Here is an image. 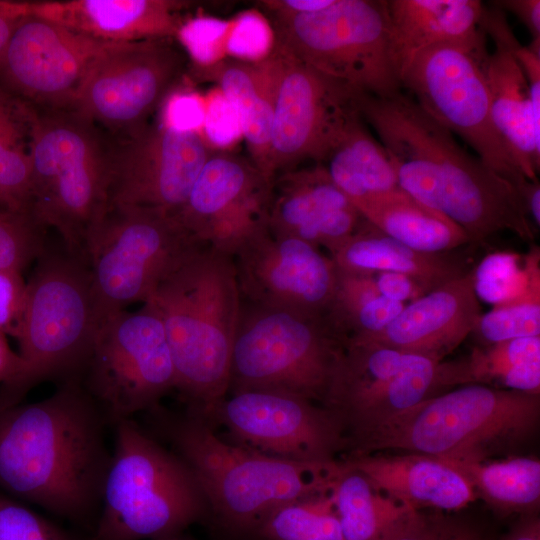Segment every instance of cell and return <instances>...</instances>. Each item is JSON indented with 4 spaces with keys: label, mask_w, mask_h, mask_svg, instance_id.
I'll use <instances>...</instances> for the list:
<instances>
[{
    "label": "cell",
    "mask_w": 540,
    "mask_h": 540,
    "mask_svg": "<svg viewBox=\"0 0 540 540\" xmlns=\"http://www.w3.org/2000/svg\"><path fill=\"white\" fill-rule=\"evenodd\" d=\"M195 81L215 84L233 107L251 162L270 180L272 92L263 60L223 58L206 65H188Z\"/></svg>",
    "instance_id": "cell-28"
},
{
    "label": "cell",
    "mask_w": 540,
    "mask_h": 540,
    "mask_svg": "<svg viewBox=\"0 0 540 540\" xmlns=\"http://www.w3.org/2000/svg\"><path fill=\"white\" fill-rule=\"evenodd\" d=\"M447 462L465 476L476 497L497 511L527 515L539 505L540 461L536 458Z\"/></svg>",
    "instance_id": "cell-33"
},
{
    "label": "cell",
    "mask_w": 540,
    "mask_h": 540,
    "mask_svg": "<svg viewBox=\"0 0 540 540\" xmlns=\"http://www.w3.org/2000/svg\"><path fill=\"white\" fill-rule=\"evenodd\" d=\"M473 286L478 300L493 306L540 288L539 247H531L525 255L508 251L487 254L473 269Z\"/></svg>",
    "instance_id": "cell-36"
},
{
    "label": "cell",
    "mask_w": 540,
    "mask_h": 540,
    "mask_svg": "<svg viewBox=\"0 0 540 540\" xmlns=\"http://www.w3.org/2000/svg\"><path fill=\"white\" fill-rule=\"evenodd\" d=\"M487 53L486 41L430 47L406 67L401 87L488 168L517 187L527 178L493 121L482 66Z\"/></svg>",
    "instance_id": "cell-12"
},
{
    "label": "cell",
    "mask_w": 540,
    "mask_h": 540,
    "mask_svg": "<svg viewBox=\"0 0 540 540\" xmlns=\"http://www.w3.org/2000/svg\"><path fill=\"white\" fill-rule=\"evenodd\" d=\"M262 60L273 100L270 170L275 179L302 161L321 163L360 116V94L275 43Z\"/></svg>",
    "instance_id": "cell-14"
},
{
    "label": "cell",
    "mask_w": 540,
    "mask_h": 540,
    "mask_svg": "<svg viewBox=\"0 0 540 540\" xmlns=\"http://www.w3.org/2000/svg\"><path fill=\"white\" fill-rule=\"evenodd\" d=\"M525 213L535 228L540 225V184L537 179H526L517 186Z\"/></svg>",
    "instance_id": "cell-51"
},
{
    "label": "cell",
    "mask_w": 540,
    "mask_h": 540,
    "mask_svg": "<svg viewBox=\"0 0 540 540\" xmlns=\"http://www.w3.org/2000/svg\"><path fill=\"white\" fill-rule=\"evenodd\" d=\"M458 362L347 341L325 407L341 420L349 448L353 440L390 417L461 386Z\"/></svg>",
    "instance_id": "cell-13"
},
{
    "label": "cell",
    "mask_w": 540,
    "mask_h": 540,
    "mask_svg": "<svg viewBox=\"0 0 540 540\" xmlns=\"http://www.w3.org/2000/svg\"><path fill=\"white\" fill-rule=\"evenodd\" d=\"M243 302L273 309L325 316L335 289L330 257L315 246L265 228L233 254Z\"/></svg>",
    "instance_id": "cell-21"
},
{
    "label": "cell",
    "mask_w": 540,
    "mask_h": 540,
    "mask_svg": "<svg viewBox=\"0 0 540 540\" xmlns=\"http://www.w3.org/2000/svg\"><path fill=\"white\" fill-rule=\"evenodd\" d=\"M318 164L353 205L401 189L386 151L361 115Z\"/></svg>",
    "instance_id": "cell-32"
},
{
    "label": "cell",
    "mask_w": 540,
    "mask_h": 540,
    "mask_svg": "<svg viewBox=\"0 0 540 540\" xmlns=\"http://www.w3.org/2000/svg\"><path fill=\"white\" fill-rule=\"evenodd\" d=\"M357 105L400 188L458 225L471 245L504 231L534 240L517 187L463 149L412 97L402 91L390 97L360 94Z\"/></svg>",
    "instance_id": "cell-1"
},
{
    "label": "cell",
    "mask_w": 540,
    "mask_h": 540,
    "mask_svg": "<svg viewBox=\"0 0 540 540\" xmlns=\"http://www.w3.org/2000/svg\"><path fill=\"white\" fill-rule=\"evenodd\" d=\"M273 43L262 19L247 13L232 21L226 51L232 58L256 62L268 55Z\"/></svg>",
    "instance_id": "cell-42"
},
{
    "label": "cell",
    "mask_w": 540,
    "mask_h": 540,
    "mask_svg": "<svg viewBox=\"0 0 540 540\" xmlns=\"http://www.w3.org/2000/svg\"><path fill=\"white\" fill-rule=\"evenodd\" d=\"M27 297L22 272L0 270V331L16 339L21 328Z\"/></svg>",
    "instance_id": "cell-43"
},
{
    "label": "cell",
    "mask_w": 540,
    "mask_h": 540,
    "mask_svg": "<svg viewBox=\"0 0 540 540\" xmlns=\"http://www.w3.org/2000/svg\"><path fill=\"white\" fill-rule=\"evenodd\" d=\"M445 253L413 249L363 220L355 233L329 255L342 270L362 273L395 272L409 276L428 293L470 269Z\"/></svg>",
    "instance_id": "cell-29"
},
{
    "label": "cell",
    "mask_w": 540,
    "mask_h": 540,
    "mask_svg": "<svg viewBox=\"0 0 540 540\" xmlns=\"http://www.w3.org/2000/svg\"><path fill=\"white\" fill-rule=\"evenodd\" d=\"M115 425L95 540H153L181 534L207 509L193 473L130 418Z\"/></svg>",
    "instance_id": "cell-7"
},
{
    "label": "cell",
    "mask_w": 540,
    "mask_h": 540,
    "mask_svg": "<svg viewBox=\"0 0 540 540\" xmlns=\"http://www.w3.org/2000/svg\"><path fill=\"white\" fill-rule=\"evenodd\" d=\"M500 540H540V521L533 514H527Z\"/></svg>",
    "instance_id": "cell-52"
},
{
    "label": "cell",
    "mask_w": 540,
    "mask_h": 540,
    "mask_svg": "<svg viewBox=\"0 0 540 540\" xmlns=\"http://www.w3.org/2000/svg\"><path fill=\"white\" fill-rule=\"evenodd\" d=\"M28 1L0 0V58L18 22L28 14Z\"/></svg>",
    "instance_id": "cell-50"
},
{
    "label": "cell",
    "mask_w": 540,
    "mask_h": 540,
    "mask_svg": "<svg viewBox=\"0 0 540 540\" xmlns=\"http://www.w3.org/2000/svg\"><path fill=\"white\" fill-rule=\"evenodd\" d=\"M45 230L29 212L0 210V270H23L45 251Z\"/></svg>",
    "instance_id": "cell-39"
},
{
    "label": "cell",
    "mask_w": 540,
    "mask_h": 540,
    "mask_svg": "<svg viewBox=\"0 0 540 540\" xmlns=\"http://www.w3.org/2000/svg\"><path fill=\"white\" fill-rule=\"evenodd\" d=\"M28 14L106 43L176 39L190 5L178 0L28 1Z\"/></svg>",
    "instance_id": "cell-25"
},
{
    "label": "cell",
    "mask_w": 540,
    "mask_h": 540,
    "mask_svg": "<svg viewBox=\"0 0 540 540\" xmlns=\"http://www.w3.org/2000/svg\"><path fill=\"white\" fill-rule=\"evenodd\" d=\"M473 332L489 345L515 338L540 336V288L482 313Z\"/></svg>",
    "instance_id": "cell-38"
},
{
    "label": "cell",
    "mask_w": 540,
    "mask_h": 540,
    "mask_svg": "<svg viewBox=\"0 0 540 540\" xmlns=\"http://www.w3.org/2000/svg\"><path fill=\"white\" fill-rule=\"evenodd\" d=\"M345 344L326 316L242 301L228 392L275 391L325 406Z\"/></svg>",
    "instance_id": "cell-8"
},
{
    "label": "cell",
    "mask_w": 540,
    "mask_h": 540,
    "mask_svg": "<svg viewBox=\"0 0 540 540\" xmlns=\"http://www.w3.org/2000/svg\"><path fill=\"white\" fill-rule=\"evenodd\" d=\"M363 220L321 164L294 168L274 179L268 217L274 234L324 247L330 255Z\"/></svg>",
    "instance_id": "cell-22"
},
{
    "label": "cell",
    "mask_w": 540,
    "mask_h": 540,
    "mask_svg": "<svg viewBox=\"0 0 540 540\" xmlns=\"http://www.w3.org/2000/svg\"><path fill=\"white\" fill-rule=\"evenodd\" d=\"M160 317L187 413L209 421L229 389L241 295L231 255L210 246L190 254L146 302Z\"/></svg>",
    "instance_id": "cell-3"
},
{
    "label": "cell",
    "mask_w": 540,
    "mask_h": 540,
    "mask_svg": "<svg viewBox=\"0 0 540 540\" xmlns=\"http://www.w3.org/2000/svg\"><path fill=\"white\" fill-rule=\"evenodd\" d=\"M481 306L473 269L405 305L381 331L358 341L445 360L474 331Z\"/></svg>",
    "instance_id": "cell-23"
},
{
    "label": "cell",
    "mask_w": 540,
    "mask_h": 540,
    "mask_svg": "<svg viewBox=\"0 0 540 540\" xmlns=\"http://www.w3.org/2000/svg\"><path fill=\"white\" fill-rule=\"evenodd\" d=\"M160 121L179 129L199 130L205 110L199 100L184 91L171 92L161 106ZM200 131V130H199Z\"/></svg>",
    "instance_id": "cell-44"
},
{
    "label": "cell",
    "mask_w": 540,
    "mask_h": 540,
    "mask_svg": "<svg viewBox=\"0 0 540 540\" xmlns=\"http://www.w3.org/2000/svg\"><path fill=\"white\" fill-rule=\"evenodd\" d=\"M208 422L224 426L235 444L291 461L331 462L348 449L344 426L331 409L281 392H228Z\"/></svg>",
    "instance_id": "cell-17"
},
{
    "label": "cell",
    "mask_w": 540,
    "mask_h": 540,
    "mask_svg": "<svg viewBox=\"0 0 540 540\" xmlns=\"http://www.w3.org/2000/svg\"><path fill=\"white\" fill-rule=\"evenodd\" d=\"M332 2L333 0H263L260 5L271 17H289L323 10Z\"/></svg>",
    "instance_id": "cell-49"
},
{
    "label": "cell",
    "mask_w": 540,
    "mask_h": 540,
    "mask_svg": "<svg viewBox=\"0 0 540 540\" xmlns=\"http://www.w3.org/2000/svg\"><path fill=\"white\" fill-rule=\"evenodd\" d=\"M511 49L528 82L534 117L540 124V45L524 46L515 36Z\"/></svg>",
    "instance_id": "cell-45"
},
{
    "label": "cell",
    "mask_w": 540,
    "mask_h": 540,
    "mask_svg": "<svg viewBox=\"0 0 540 540\" xmlns=\"http://www.w3.org/2000/svg\"><path fill=\"white\" fill-rule=\"evenodd\" d=\"M175 42L109 44L90 67L70 110L122 138L136 134L187 74L188 57Z\"/></svg>",
    "instance_id": "cell-16"
},
{
    "label": "cell",
    "mask_w": 540,
    "mask_h": 540,
    "mask_svg": "<svg viewBox=\"0 0 540 540\" xmlns=\"http://www.w3.org/2000/svg\"><path fill=\"white\" fill-rule=\"evenodd\" d=\"M109 44L27 14L0 58V87L38 109L70 110L90 67Z\"/></svg>",
    "instance_id": "cell-19"
},
{
    "label": "cell",
    "mask_w": 540,
    "mask_h": 540,
    "mask_svg": "<svg viewBox=\"0 0 540 540\" xmlns=\"http://www.w3.org/2000/svg\"><path fill=\"white\" fill-rule=\"evenodd\" d=\"M385 7L399 80L413 58L430 47L485 41L480 28L484 5L478 0H385Z\"/></svg>",
    "instance_id": "cell-27"
},
{
    "label": "cell",
    "mask_w": 540,
    "mask_h": 540,
    "mask_svg": "<svg viewBox=\"0 0 540 540\" xmlns=\"http://www.w3.org/2000/svg\"><path fill=\"white\" fill-rule=\"evenodd\" d=\"M98 327L87 264L47 247L27 282L16 340L26 369L17 395L42 381L79 380Z\"/></svg>",
    "instance_id": "cell-9"
},
{
    "label": "cell",
    "mask_w": 540,
    "mask_h": 540,
    "mask_svg": "<svg viewBox=\"0 0 540 540\" xmlns=\"http://www.w3.org/2000/svg\"><path fill=\"white\" fill-rule=\"evenodd\" d=\"M490 3L504 12L514 14L530 32L531 43L540 44L539 0H501Z\"/></svg>",
    "instance_id": "cell-47"
},
{
    "label": "cell",
    "mask_w": 540,
    "mask_h": 540,
    "mask_svg": "<svg viewBox=\"0 0 540 540\" xmlns=\"http://www.w3.org/2000/svg\"><path fill=\"white\" fill-rule=\"evenodd\" d=\"M361 216L387 236L422 252L445 253L470 244L454 222L402 189L356 203Z\"/></svg>",
    "instance_id": "cell-31"
},
{
    "label": "cell",
    "mask_w": 540,
    "mask_h": 540,
    "mask_svg": "<svg viewBox=\"0 0 540 540\" xmlns=\"http://www.w3.org/2000/svg\"><path fill=\"white\" fill-rule=\"evenodd\" d=\"M373 276L379 294L388 300L405 304L426 294L409 276L395 272H376Z\"/></svg>",
    "instance_id": "cell-46"
},
{
    "label": "cell",
    "mask_w": 540,
    "mask_h": 540,
    "mask_svg": "<svg viewBox=\"0 0 540 540\" xmlns=\"http://www.w3.org/2000/svg\"><path fill=\"white\" fill-rule=\"evenodd\" d=\"M100 407L79 380L39 402L0 408V486L76 518L102 498L111 460Z\"/></svg>",
    "instance_id": "cell-2"
},
{
    "label": "cell",
    "mask_w": 540,
    "mask_h": 540,
    "mask_svg": "<svg viewBox=\"0 0 540 540\" xmlns=\"http://www.w3.org/2000/svg\"><path fill=\"white\" fill-rule=\"evenodd\" d=\"M85 371L87 392L114 423L158 406L175 389L176 373L163 323L151 305L100 322Z\"/></svg>",
    "instance_id": "cell-15"
},
{
    "label": "cell",
    "mask_w": 540,
    "mask_h": 540,
    "mask_svg": "<svg viewBox=\"0 0 540 540\" xmlns=\"http://www.w3.org/2000/svg\"><path fill=\"white\" fill-rule=\"evenodd\" d=\"M271 20L276 45L356 93L390 97L402 91L385 0H333L317 12Z\"/></svg>",
    "instance_id": "cell-11"
},
{
    "label": "cell",
    "mask_w": 540,
    "mask_h": 540,
    "mask_svg": "<svg viewBox=\"0 0 540 540\" xmlns=\"http://www.w3.org/2000/svg\"><path fill=\"white\" fill-rule=\"evenodd\" d=\"M157 415L162 431L193 473L207 508L229 530L257 534L275 509L329 494L338 460L276 458L222 439L202 417Z\"/></svg>",
    "instance_id": "cell-4"
},
{
    "label": "cell",
    "mask_w": 540,
    "mask_h": 540,
    "mask_svg": "<svg viewBox=\"0 0 540 540\" xmlns=\"http://www.w3.org/2000/svg\"><path fill=\"white\" fill-rule=\"evenodd\" d=\"M29 106L30 213L53 228L64 250L86 263L90 241L109 209V146L95 124L73 110Z\"/></svg>",
    "instance_id": "cell-6"
},
{
    "label": "cell",
    "mask_w": 540,
    "mask_h": 540,
    "mask_svg": "<svg viewBox=\"0 0 540 540\" xmlns=\"http://www.w3.org/2000/svg\"><path fill=\"white\" fill-rule=\"evenodd\" d=\"M539 417L540 394L463 385L366 431L350 443L348 456L400 450L447 461H482L527 442Z\"/></svg>",
    "instance_id": "cell-5"
},
{
    "label": "cell",
    "mask_w": 540,
    "mask_h": 540,
    "mask_svg": "<svg viewBox=\"0 0 540 540\" xmlns=\"http://www.w3.org/2000/svg\"><path fill=\"white\" fill-rule=\"evenodd\" d=\"M466 385L480 384L540 394V336L474 348L463 357Z\"/></svg>",
    "instance_id": "cell-34"
},
{
    "label": "cell",
    "mask_w": 540,
    "mask_h": 540,
    "mask_svg": "<svg viewBox=\"0 0 540 540\" xmlns=\"http://www.w3.org/2000/svg\"><path fill=\"white\" fill-rule=\"evenodd\" d=\"M29 106L0 87V205L30 213Z\"/></svg>",
    "instance_id": "cell-35"
},
{
    "label": "cell",
    "mask_w": 540,
    "mask_h": 540,
    "mask_svg": "<svg viewBox=\"0 0 540 540\" xmlns=\"http://www.w3.org/2000/svg\"><path fill=\"white\" fill-rule=\"evenodd\" d=\"M200 244L175 214L111 206L89 244V269L98 324L135 303H146L159 284Z\"/></svg>",
    "instance_id": "cell-10"
},
{
    "label": "cell",
    "mask_w": 540,
    "mask_h": 540,
    "mask_svg": "<svg viewBox=\"0 0 540 540\" xmlns=\"http://www.w3.org/2000/svg\"><path fill=\"white\" fill-rule=\"evenodd\" d=\"M273 182L249 158L214 150L175 215L200 244L233 256L268 227Z\"/></svg>",
    "instance_id": "cell-20"
},
{
    "label": "cell",
    "mask_w": 540,
    "mask_h": 540,
    "mask_svg": "<svg viewBox=\"0 0 540 540\" xmlns=\"http://www.w3.org/2000/svg\"><path fill=\"white\" fill-rule=\"evenodd\" d=\"M213 151L199 130L148 124L109 146V207L177 213Z\"/></svg>",
    "instance_id": "cell-18"
},
{
    "label": "cell",
    "mask_w": 540,
    "mask_h": 540,
    "mask_svg": "<svg viewBox=\"0 0 540 540\" xmlns=\"http://www.w3.org/2000/svg\"><path fill=\"white\" fill-rule=\"evenodd\" d=\"M257 534L266 540H344L330 494L275 509Z\"/></svg>",
    "instance_id": "cell-37"
},
{
    "label": "cell",
    "mask_w": 540,
    "mask_h": 540,
    "mask_svg": "<svg viewBox=\"0 0 540 540\" xmlns=\"http://www.w3.org/2000/svg\"><path fill=\"white\" fill-rule=\"evenodd\" d=\"M25 369L24 360L10 348L6 335L0 331V383L17 395Z\"/></svg>",
    "instance_id": "cell-48"
},
{
    "label": "cell",
    "mask_w": 540,
    "mask_h": 540,
    "mask_svg": "<svg viewBox=\"0 0 540 540\" xmlns=\"http://www.w3.org/2000/svg\"><path fill=\"white\" fill-rule=\"evenodd\" d=\"M346 460L382 493L414 510L456 511L476 500L465 476L447 461L420 453H374Z\"/></svg>",
    "instance_id": "cell-26"
},
{
    "label": "cell",
    "mask_w": 540,
    "mask_h": 540,
    "mask_svg": "<svg viewBox=\"0 0 540 540\" xmlns=\"http://www.w3.org/2000/svg\"><path fill=\"white\" fill-rule=\"evenodd\" d=\"M484 6L480 28L494 43L483 59L493 121L527 179H537L540 170V124L535 120L530 90L515 58V37L505 12Z\"/></svg>",
    "instance_id": "cell-24"
},
{
    "label": "cell",
    "mask_w": 540,
    "mask_h": 540,
    "mask_svg": "<svg viewBox=\"0 0 540 540\" xmlns=\"http://www.w3.org/2000/svg\"><path fill=\"white\" fill-rule=\"evenodd\" d=\"M329 494L344 540H387L415 511L379 491L346 460H338Z\"/></svg>",
    "instance_id": "cell-30"
},
{
    "label": "cell",
    "mask_w": 540,
    "mask_h": 540,
    "mask_svg": "<svg viewBox=\"0 0 540 540\" xmlns=\"http://www.w3.org/2000/svg\"><path fill=\"white\" fill-rule=\"evenodd\" d=\"M153 540H192V539L183 537L181 534H177V535H171V536L162 537V538L153 539Z\"/></svg>",
    "instance_id": "cell-53"
},
{
    "label": "cell",
    "mask_w": 540,
    "mask_h": 540,
    "mask_svg": "<svg viewBox=\"0 0 540 540\" xmlns=\"http://www.w3.org/2000/svg\"><path fill=\"white\" fill-rule=\"evenodd\" d=\"M3 209L2 206L0 205V210Z\"/></svg>",
    "instance_id": "cell-54"
},
{
    "label": "cell",
    "mask_w": 540,
    "mask_h": 540,
    "mask_svg": "<svg viewBox=\"0 0 540 540\" xmlns=\"http://www.w3.org/2000/svg\"><path fill=\"white\" fill-rule=\"evenodd\" d=\"M387 540H484L470 523L443 513L415 510Z\"/></svg>",
    "instance_id": "cell-40"
},
{
    "label": "cell",
    "mask_w": 540,
    "mask_h": 540,
    "mask_svg": "<svg viewBox=\"0 0 540 540\" xmlns=\"http://www.w3.org/2000/svg\"><path fill=\"white\" fill-rule=\"evenodd\" d=\"M0 540H71L55 524L0 495Z\"/></svg>",
    "instance_id": "cell-41"
}]
</instances>
